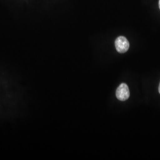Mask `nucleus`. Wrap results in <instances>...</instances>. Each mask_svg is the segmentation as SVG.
<instances>
[{"label":"nucleus","instance_id":"1","mask_svg":"<svg viewBox=\"0 0 160 160\" xmlns=\"http://www.w3.org/2000/svg\"><path fill=\"white\" fill-rule=\"evenodd\" d=\"M129 42L124 36H119L115 40V47L120 53H125L129 48Z\"/></svg>","mask_w":160,"mask_h":160},{"label":"nucleus","instance_id":"2","mask_svg":"<svg viewBox=\"0 0 160 160\" xmlns=\"http://www.w3.org/2000/svg\"><path fill=\"white\" fill-rule=\"evenodd\" d=\"M116 96L120 101H126L130 96L128 86L125 83H122L116 90Z\"/></svg>","mask_w":160,"mask_h":160},{"label":"nucleus","instance_id":"3","mask_svg":"<svg viewBox=\"0 0 160 160\" xmlns=\"http://www.w3.org/2000/svg\"><path fill=\"white\" fill-rule=\"evenodd\" d=\"M158 92H159V93L160 94V85H159V87H158Z\"/></svg>","mask_w":160,"mask_h":160},{"label":"nucleus","instance_id":"4","mask_svg":"<svg viewBox=\"0 0 160 160\" xmlns=\"http://www.w3.org/2000/svg\"><path fill=\"white\" fill-rule=\"evenodd\" d=\"M159 7H160V0H159Z\"/></svg>","mask_w":160,"mask_h":160}]
</instances>
